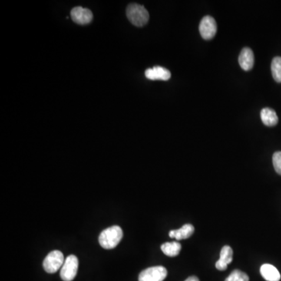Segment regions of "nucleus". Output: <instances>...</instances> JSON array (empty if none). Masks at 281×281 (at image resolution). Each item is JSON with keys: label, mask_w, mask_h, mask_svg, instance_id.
<instances>
[{"label": "nucleus", "mask_w": 281, "mask_h": 281, "mask_svg": "<svg viewBox=\"0 0 281 281\" xmlns=\"http://www.w3.org/2000/svg\"><path fill=\"white\" fill-rule=\"evenodd\" d=\"M123 235L124 233L120 226H110L101 232L99 237V242L103 249H113L120 243L123 239Z\"/></svg>", "instance_id": "f257e3e1"}, {"label": "nucleus", "mask_w": 281, "mask_h": 281, "mask_svg": "<svg viewBox=\"0 0 281 281\" xmlns=\"http://www.w3.org/2000/svg\"><path fill=\"white\" fill-rule=\"evenodd\" d=\"M126 14L129 21L136 27H143L149 21V12L144 6L137 4H130L127 7Z\"/></svg>", "instance_id": "f03ea898"}, {"label": "nucleus", "mask_w": 281, "mask_h": 281, "mask_svg": "<svg viewBox=\"0 0 281 281\" xmlns=\"http://www.w3.org/2000/svg\"><path fill=\"white\" fill-rule=\"evenodd\" d=\"M65 259L62 252L58 250L53 251L43 261V268L48 273H55L62 268Z\"/></svg>", "instance_id": "7ed1b4c3"}, {"label": "nucleus", "mask_w": 281, "mask_h": 281, "mask_svg": "<svg viewBox=\"0 0 281 281\" xmlns=\"http://www.w3.org/2000/svg\"><path fill=\"white\" fill-rule=\"evenodd\" d=\"M78 259L74 255H70L65 259L61 270L60 276L64 281H72L77 275L78 269Z\"/></svg>", "instance_id": "20e7f679"}, {"label": "nucleus", "mask_w": 281, "mask_h": 281, "mask_svg": "<svg viewBox=\"0 0 281 281\" xmlns=\"http://www.w3.org/2000/svg\"><path fill=\"white\" fill-rule=\"evenodd\" d=\"M167 276V270L162 266H153L142 271L138 281H163Z\"/></svg>", "instance_id": "39448f33"}, {"label": "nucleus", "mask_w": 281, "mask_h": 281, "mask_svg": "<svg viewBox=\"0 0 281 281\" xmlns=\"http://www.w3.org/2000/svg\"><path fill=\"white\" fill-rule=\"evenodd\" d=\"M217 24L213 17L206 16L199 24V32L205 40H210L216 35Z\"/></svg>", "instance_id": "423d86ee"}, {"label": "nucleus", "mask_w": 281, "mask_h": 281, "mask_svg": "<svg viewBox=\"0 0 281 281\" xmlns=\"http://www.w3.org/2000/svg\"><path fill=\"white\" fill-rule=\"evenodd\" d=\"M70 16L74 22L76 24L84 25L89 24L92 21V13L88 9L81 7H74L70 12Z\"/></svg>", "instance_id": "0eeeda50"}, {"label": "nucleus", "mask_w": 281, "mask_h": 281, "mask_svg": "<svg viewBox=\"0 0 281 281\" xmlns=\"http://www.w3.org/2000/svg\"><path fill=\"white\" fill-rule=\"evenodd\" d=\"M233 261V250L228 245L223 246L220 252L219 259L216 262V268L219 271H224L227 269V266Z\"/></svg>", "instance_id": "6e6552de"}, {"label": "nucleus", "mask_w": 281, "mask_h": 281, "mask_svg": "<svg viewBox=\"0 0 281 281\" xmlns=\"http://www.w3.org/2000/svg\"><path fill=\"white\" fill-rule=\"evenodd\" d=\"M146 77L149 80L168 81L171 77L170 70L162 67H154L146 70Z\"/></svg>", "instance_id": "1a4fd4ad"}, {"label": "nucleus", "mask_w": 281, "mask_h": 281, "mask_svg": "<svg viewBox=\"0 0 281 281\" xmlns=\"http://www.w3.org/2000/svg\"><path fill=\"white\" fill-rule=\"evenodd\" d=\"M241 67L245 71L252 70L255 64V57L252 50L250 48H244L241 52L239 58Z\"/></svg>", "instance_id": "9d476101"}, {"label": "nucleus", "mask_w": 281, "mask_h": 281, "mask_svg": "<svg viewBox=\"0 0 281 281\" xmlns=\"http://www.w3.org/2000/svg\"><path fill=\"white\" fill-rule=\"evenodd\" d=\"M195 232V227L193 225L184 224L180 229L177 230H172L169 232V236L171 239H175L176 240L180 241L183 239H188L192 236Z\"/></svg>", "instance_id": "9b49d317"}, {"label": "nucleus", "mask_w": 281, "mask_h": 281, "mask_svg": "<svg viewBox=\"0 0 281 281\" xmlns=\"http://www.w3.org/2000/svg\"><path fill=\"white\" fill-rule=\"evenodd\" d=\"M260 273L266 281H279L280 279V273L273 265H262L260 268Z\"/></svg>", "instance_id": "f8f14e48"}, {"label": "nucleus", "mask_w": 281, "mask_h": 281, "mask_svg": "<svg viewBox=\"0 0 281 281\" xmlns=\"http://www.w3.org/2000/svg\"><path fill=\"white\" fill-rule=\"evenodd\" d=\"M261 119L262 123L267 127H273L278 123L276 112L270 108H264L261 111Z\"/></svg>", "instance_id": "ddd939ff"}, {"label": "nucleus", "mask_w": 281, "mask_h": 281, "mask_svg": "<svg viewBox=\"0 0 281 281\" xmlns=\"http://www.w3.org/2000/svg\"><path fill=\"white\" fill-rule=\"evenodd\" d=\"M181 249V245L179 242H166L163 244L161 246V250L166 256L170 257H175L178 256Z\"/></svg>", "instance_id": "4468645a"}, {"label": "nucleus", "mask_w": 281, "mask_h": 281, "mask_svg": "<svg viewBox=\"0 0 281 281\" xmlns=\"http://www.w3.org/2000/svg\"><path fill=\"white\" fill-rule=\"evenodd\" d=\"M271 70L273 78L278 83H281V57L273 58L271 64Z\"/></svg>", "instance_id": "2eb2a0df"}, {"label": "nucleus", "mask_w": 281, "mask_h": 281, "mask_svg": "<svg viewBox=\"0 0 281 281\" xmlns=\"http://www.w3.org/2000/svg\"><path fill=\"white\" fill-rule=\"evenodd\" d=\"M225 281H249V277L246 273L239 269H235L230 273Z\"/></svg>", "instance_id": "dca6fc26"}, {"label": "nucleus", "mask_w": 281, "mask_h": 281, "mask_svg": "<svg viewBox=\"0 0 281 281\" xmlns=\"http://www.w3.org/2000/svg\"><path fill=\"white\" fill-rule=\"evenodd\" d=\"M273 163L276 173L281 175V152H276L273 154Z\"/></svg>", "instance_id": "f3484780"}, {"label": "nucleus", "mask_w": 281, "mask_h": 281, "mask_svg": "<svg viewBox=\"0 0 281 281\" xmlns=\"http://www.w3.org/2000/svg\"><path fill=\"white\" fill-rule=\"evenodd\" d=\"M185 281H199V278L196 276H190V277L188 278Z\"/></svg>", "instance_id": "a211bd4d"}]
</instances>
